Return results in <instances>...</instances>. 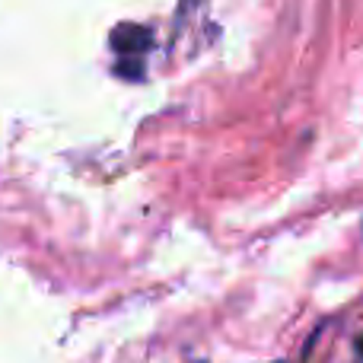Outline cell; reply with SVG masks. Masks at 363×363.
Returning a JSON list of instances; mask_svg holds the SVG:
<instances>
[{
    "instance_id": "obj_1",
    "label": "cell",
    "mask_w": 363,
    "mask_h": 363,
    "mask_svg": "<svg viewBox=\"0 0 363 363\" xmlns=\"http://www.w3.org/2000/svg\"><path fill=\"white\" fill-rule=\"evenodd\" d=\"M112 45L121 57H144V51L150 48V35L138 26H118L112 35Z\"/></svg>"
},
{
    "instance_id": "obj_2",
    "label": "cell",
    "mask_w": 363,
    "mask_h": 363,
    "mask_svg": "<svg viewBox=\"0 0 363 363\" xmlns=\"http://www.w3.org/2000/svg\"><path fill=\"white\" fill-rule=\"evenodd\" d=\"M357 351L363 354V335H360V341H357Z\"/></svg>"
}]
</instances>
